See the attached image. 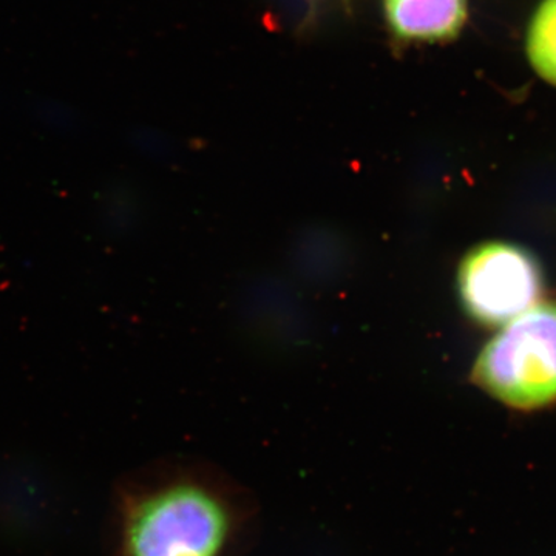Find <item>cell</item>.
Listing matches in <instances>:
<instances>
[{
    "label": "cell",
    "mask_w": 556,
    "mask_h": 556,
    "mask_svg": "<svg viewBox=\"0 0 556 556\" xmlns=\"http://www.w3.org/2000/svg\"><path fill=\"white\" fill-rule=\"evenodd\" d=\"M527 53L541 78L556 86V0H544L533 16Z\"/></svg>",
    "instance_id": "5b68a950"
},
{
    "label": "cell",
    "mask_w": 556,
    "mask_h": 556,
    "mask_svg": "<svg viewBox=\"0 0 556 556\" xmlns=\"http://www.w3.org/2000/svg\"><path fill=\"white\" fill-rule=\"evenodd\" d=\"M233 532L228 501L207 482L179 479L131 508L126 556H222Z\"/></svg>",
    "instance_id": "6da1fadb"
},
{
    "label": "cell",
    "mask_w": 556,
    "mask_h": 556,
    "mask_svg": "<svg viewBox=\"0 0 556 556\" xmlns=\"http://www.w3.org/2000/svg\"><path fill=\"white\" fill-rule=\"evenodd\" d=\"M457 289L468 316L485 327H504L540 303L543 273L526 249L486 241L460 262Z\"/></svg>",
    "instance_id": "3957f363"
},
{
    "label": "cell",
    "mask_w": 556,
    "mask_h": 556,
    "mask_svg": "<svg viewBox=\"0 0 556 556\" xmlns=\"http://www.w3.org/2000/svg\"><path fill=\"white\" fill-rule=\"evenodd\" d=\"M397 38L437 42L455 38L467 21L468 0H383Z\"/></svg>",
    "instance_id": "277c9868"
},
{
    "label": "cell",
    "mask_w": 556,
    "mask_h": 556,
    "mask_svg": "<svg viewBox=\"0 0 556 556\" xmlns=\"http://www.w3.org/2000/svg\"><path fill=\"white\" fill-rule=\"evenodd\" d=\"M471 380L507 407L536 409L556 402V300L504 325L471 368Z\"/></svg>",
    "instance_id": "7a4b0ae2"
}]
</instances>
